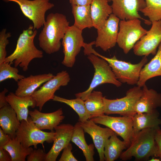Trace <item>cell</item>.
Returning <instances> with one entry per match:
<instances>
[{"label":"cell","mask_w":161,"mask_h":161,"mask_svg":"<svg viewBox=\"0 0 161 161\" xmlns=\"http://www.w3.org/2000/svg\"><path fill=\"white\" fill-rule=\"evenodd\" d=\"M156 129H147L139 132L119 158L123 161L130 160L134 157L136 161H146L150 157L155 156L157 151L155 140Z\"/></svg>","instance_id":"277c9868"},{"label":"cell","mask_w":161,"mask_h":161,"mask_svg":"<svg viewBox=\"0 0 161 161\" xmlns=\"http://www.w3.org/2000/svg\"><path fill=\"white\" fill-rule=\"evenodd\" d=\"M103 93L99 91H93L85 100L86 109L90 119L105 114Z\"/></svg>","instance_id":"83f0119b"},{"label":"cell","mask_w":161,"mask_h":161,"mask_svg":"<svg viewBox=\"0 0 161 161\" xmlns=\"http://www.w3.org/2000/svg\"><path fill=\"white\" fill-rule=\"evenodd\" d=\"M84 131L79 122L74 126L71 141L74 143L82 151L86 161H93L95 154V145L93 144L88 145L85 139Z\"/></svg>","instance_id":"484cf974"},{"label":"cell","mask_w":161,"mask_h":161,"mask_svg":"<svg viewBox=\"0 0 161 161\" xmlns=\"http://www.w3.org/2000/svg\"><path fill=\"white\" fill-rule=\"evenodd\" d=\"M33 28V26L30 24L27 29L23 31L19 36L15 50L6 57L4 62L11 64L14 62L15 67L19 66L25 72L28 69L32 60L43 58L42 51L38 49L34 43L37 31Z\"/></svg>","instance_id":"7a4b0ae2"},{"label":"cell","mask_w":161,"mask_h":161,"mask_svg":"<svg viewBox=\"0 0 161 161\" xmlns=\"http://www.w3.org/2000/svg\"><path fill=\"white\" fill-rule=\"evenodd\" d=\"M93 0H69L71 6H86L90 5Z\"/></svg>","instance_id":"f35d334b"},{"label":"cell","mask_w":161,"mask_h":161,"mask_svg":"<svg viewBox=\"0 0 161 161\" xmlns=\"http://www.w3.org/2000/svg\"><path fill=\"white\" fill-rule=\"evenodd\" d=\"M72 144L70 143L63 149V152L58 161H78V160L74 156L72 152Z\"/></svg>","instance_id":"d590c367"},{"label":"cell","mask_w":161,"mask_h":161,"mask_svg":"<svg viewBox=\"0 0 161 161\" xmlns=\"http://www.w3.org/2000/svg\"><path fill=\"white\" fill-rule=\"evenodd\" d=\"M108 0H93L90 10L93 27L97 30L101 29L111 14L112 8Z\"/></svg>","instance_id":"603a6c76"},{"label":"cell","mask_w":161,"mask_h":161,"mask_svg":"<svg viewBox=\"0 0 161 161\" xmlns=\"http://www.w3.org/2000/svg\"><path fill=\"white\" fill-rule=\"evenodd\" d=\"M112 2V13L121 20L138 18L144 21L148 25L151 24L149 20L142 18L139 13L146 6L145 0H108Z\"/></svg>","instance_id":"9a60e30c"},{"label":"cell","mask_w":161,"mask_h":161,"mask_svg":"<svg viewBox=\"0 0 161 161\" xmlns=\"http://www.w3.org/2000/svg\"><path fill=\"white\" fill-rule=\"evenodd\" d=\"M155 140L157 146V151L155 157L161 160V129L160 128L156 130Z\"/></svg>","instance_id":"8d00e7d4"},{"label":"cell","mask_w":161,"mask_h":161,"mask_svg":"<svg viewBox=\"0 0 161 161\" xmlns=\"http://www.w3.org/2000/svg\"><path fill=\"white\" fill-rule=\"evenodd\" d=\"M8 90L6 88L0 92V108L9 104L6 99V94L8 92Z\"/></svg>","instance_id":"ab89813d"},{"label":"cell","mask_w":161,"mask_h":161,"mask_svg":"<svg viewBox=\"0 0 161 161\" xmlns=\"http://www.w3.org/2000/svg\"><path fill=\"white\" fill-rule=\"evenodd\" d=\"M115 133L106 141L104 147V154L106 161H114L120 157L128 146L124 141H121Z\"/></svg>","instance_id":"4316f807"},{"label":"cell","mask_w":161,"mask_h":161,"mask_svg":"<svg viewBox=\"0 0 161 161\" xmlns=\"http://www.w3.org/2000/svg\"><path fill=\"white\" fill-rule=\"evenodd\" d=\"M29 114L36 126L41 130L53 131L65 118L62 108L49 113H43L35 109L29 111Z\"/></svg>","instance_id":"ac0fdd59"},{"label":"cell","mask_w":161,"mask_h":161,"mask_svg":"<svg viewBox=\"0 0 161 161\" xmlns=\"http://www.w3.org/2000/svg\"><path fill=\"white\" fill-rule=\"evenodd\" d=\"M55 134L53 130L47 132L38 129L29 117L27 120L20 122L15 137L24 146L28 148L33 146L37 149L39 144L43 145L45 142L49 143L53 142Z\"/></svg>","instance_id":"52a82bcc"},{"label":"cell","mask_w":161,"mask_h":161,"mask_svg":"<svg viewBox=\"0 0 161 161\" xmlns=\"http://www.w3.org/2000/svg\"><path fill=\"white\" fill-rule=\"evenodd\" d=\"M141 88L137 86L130 88L126 91L125 96L120 98L110 99L103 97L105 114L133 117L136 113V105L143 93Z\"/></svg>","instance_id":"8992f818"},{"label":"cell","mask_w":161,"mask_h":161,"mask_svg":"<svg viewBox=\"0 0 161 161\" xmlns=\"http://www.w3.org/2000/svg\"><path fill=\"white\" fill-rule=\"evenodd\" d=\"M2 1L5 2H12L17 4L24 15L32 21L34 30L39 29L44 26L46 20V13L55 6L49 0Z\"/></svg>","instance_id":"9c48e42d"},{"label":"cell","mask_w":161,"mask_h":161,"mask_svg":"<svg viewBox=\"0 0 161 161\" xmlns=\"http://www.w3.org/2000/svg\"><path fill=\"white\" fill-rule=\"evenodd\" d=\"M148 161H161V159L157 157L153 156Z\"/></svg>","instance_id":"b9f144b4"},{"label":"cell","mask_w":161,"mask_h":161,"mask_svg":"<svg viewBox=\"0 0 161 161\" xmlns=\"http://www.w3.org/2000/svg\"><path fill=\"white\" fill-rule=\"evenodd\" d=\"M82 33V30L74 25L66 30L62 42L64 57L61 63L65 66L71 68L74 66L76 57L84 46Z\"/></svg>","instance_id":"30bf717a"},{"label":"cell","mask_w":161,"mask_h":161,"mask_svg":"<svg viewBox=\"0 0 161 161\" xmlns=\"http://www.w3.org/2000/svg\"><path fill=\"white\" fill-rule=\"evenodd\" d=\"M72 7V13L75 19L74 26L82 30L86 28L93 27L90 5Z\"/></svg>","instance_id":"f1b7e54d"},{"label":"cell","mask_w":161,"mask_h":161,"mask_svg":"<svg viewBox=\"0 0 161 161\" xmlns=\"http://www.w3.org/2000/svg\"><path fill=\"white\" fill-rule=\"evenodd\" d=\"M87 58L92 64L94 74L88 88L84 92L76 93V97L85 101L94 89L103 84L109 83L117 87L121 86L122 83L116 78L108 62L105 60L93 54H88Z\"/></svg>","instance_id":"5b68a950"},{"label":"cell","mask_w":161,"mask_h":161,"mask_svg":"<svg viewBox=\"0 0 161 161\" xmlns=\"http://www.w3.org/2000/svg\"><path fill=\"white\" fill-rule=\"evenodd\" d=\"M11 139L8 134L5 133L0 128V148H2L7 144Z\"/></svg>","instance_id":"74e56055"},{"label":"cell","mask_w":161,"mask_h":161,"mask_svg":"<svg viewBox=\"0 0 161 161\" xmlns=\"http://www.w3.org/2000/svg\"><path fill=\"white\" fill-rule=\"evenodd\" d=\"M70 78L69 73L63 70L57 73L52 78L45 82L39 89L36 90L32 95L36 103V106L41 111L45 104L52 100L55 93L62 86H67Z\"/></svg>","instance_id":"7c38bea8"},{"label":"cell","mask_w":161,"mask_h":161,"mask_svg":"<svg viewBox=\"0 0 161 161\" xmlns=\"http://www.w3.org/2000/svg\"><path fill=\"white\" fill-rule=\"evenodd\" d=\"M6 99L20 122L22 120H27L29 112L28 107L33 108L36 105V102L32 96L19 97L15 93L10 92L6 96Z\"/></svg>","instance_id":"44dd1931"},{"label":"cell","mask_w":161,"mask_h":161,"mask_svg":"<svg viewBox=\"0 0 161 161\" xmlns=\"http://www.w3.org/2000/svg\"><path fill=\"white\" fill-rule=\"evenodd\" d=\"M69 26L66 16L59 13H51L47 16L38 40L40 47L47 54L58 51Z\"/></svg>","instance_id":"6da1fadb"},{"label":"cell","mask_w":161,"mask_h":161,"mask_svg":"<svg viewBox=\"0 0 161 161\" xmlns=\"http://www.w3.org/2000/svg\"><path fill=\"white\" fill-rule=\"evenodd\" d=\"M150 29L135 44L134 54L138 56L147 57L155 55L161 42V20L152 22Z\"/></svg>","instance_id":"4fadbf2b"},{"label":"cell","mask_w":161,"mask_h":161,"mask_svg":"<svg viewBox=\"0 0 161 161\" xmlns=\"http://www.w3.org/2000/svg\"><path fill=\"white\" fill-rule=\"evenodd\" d=\"M2 148L10 154L11 161H25L26 158L33 150L31 147L24 146L15 137Z\"/></svg>","instance_id":"f546056e"},{"label":"cell","mask_w":161,"mask_h":161,"mask_svg":"<svg viewBox=\"0 0 161 161\" xmlns=\"http://www.w3.org/2000/svg\"><path fill=\"white\" fill-rule=\"evenodd\" d=\"M120 19L113 13L110 15L102 27L97 30V36L95 41L96 47L106 51L117 43Z\"/></svg>","instance_id":"5bb4252c"},{"label":"cell","mask_w":161,"mask_h":161,"mask_svg":"<svg viewBox=\"0 0 161 161\" xmlns=\"http://www.w3.org/2000/svg\"><path fill=\"white\" fill-rule=\"evenodd\" d=\"M93 44L92 42L86 44L84 48L85 55L93 54L106 60L111 68L116 78L122 83H126L131 85L137 84L140 71L148 61L147 57L143 56L138 63L133 64L119 60L115 55L110 58L102 55L93 48Z\"/></svg>","instance_id":"3957f363"},{"label":"cell","mask_w":161,"mask_h":161,"mask_svg":"<svg viewBox=\"0 0 161 161\" xmlns=\"http://www.w3.org/2000/svg\"><path fill=\"white\" fill-rule=\"evenodd\" d=\"M74 126L70 124H61L54 129L55 134L52 146L47 154L45 161H55L61 151L70 143Z\"/></svg>","instance_id":"e0dca14e"},{"label":"cell","mask_w":161,"mask_h":161,"mask_svg":"<svg viewBox=\"0 0 161 161\" xmlns=\"http://www.w3.org/2000/svg\"><path fill=\"white\" fill-rule=\"evenodd\" d=\"M146 6L140 10L152 23L161 20V0H145Z\"/></svg>","instance_id":"1f68e13d"},{"label":"cell","mask_w":161,"mask_h":161,"mask_svg":"<svg viewBox=\"0 0 161 161\" xmlns=\"http://www.w3.org/2000/svg\"><path fill=\"white\" fill-rule=\"evenodd\" d=\"M158 76H161V42L154 56L142 69L137 85L142 87L148 80Z\"/></svg>","instance_id":"d4e9b609"},{"label":"cell","mask_w":161,"mask_h":161,"mask_svg":"<svg viewBox=\"0 0 161 161\" xmlns=\"http://www.w3.org/2000/svg\"><path fill=\"white\" fill-rule=\"evenodd\" d=\"M143 93L135 107L137 113H151L161 107V94L149 89L146 84L143 87Z\"/></svg>","instance_id":"ffe728a7"},{"label":"cell","mask_w":161,"mask_h":161,"mask_svg":"<svg viewBox=\"0 0 161 161\" xmlns=\"http://www.w3.org/2000/svg\"><path fill=\"white\" fill-rule=\"evenodd\" d=\"M147 31L141 26L139 19L121 20L119 23L117 44L123 52L127 54Z\"/></svg>","instance_id":"ba28073f"},{"label":"cell","mask_w":161,"mask_h":161,"mask_svg":"<svg viewBox=\"0 0 161 161\" xmlns=\"http://www.w3.org/2000/svg\"><path fill=\"white\" fill-rule=\"evenodd\" d=\"M52 100L64 103L70 106L78 115L79 122L90 119V116L86 109L84 101L80 98L68 99L55 95Z\"/></svg>","instance_id":"4dcf8cb0"},{"label":"cell","mask_w":161,"mask_h":161,"mask_svg":"<svg viewBox=\"0 0 161 161\" xmlns=\"http://www.w3.org/2000/svg\"><path fill=\"white\" fill-rule=\"evenodd\" d=\"M11 36L10 32H7L6 28L0 32V64L4 62L7 57L6 47L9 44L8 38Z\"/></svg>","instance_id":"836d02e7"},{"label":"cell","mask_w":161,"mask_h":161,"mask_svg":"<svg viewBox=\"0 0 161 161\" xmlns=\"http://www.w3.org/2000/svg\"><path fill=\"white\" fill-rule=\"evenodd\" d=\"M47 154L42 149H33L27 157V161H45Z\"/></svg>","instance_id":"e575fe53"},{"label":"cell","mask_w":161,"mask_h":161,"mask_svg":"<svg viewBox=\"0 0 161 161\" xmlns=\"http://www.w3.org/2000/svg\"><path fill=\"white\" fill-rule=\"evenodd\" d=\"M157 109L151 113H137L133 117L134 137L140 131L147 129L160 128L161 119Z\"/></svg>","instance_id":"7402d4cb"},{"label":"cell","mask_w":161,"mask_h":161,"mask_svg":"<svg viewBox=\"0 0 161 161\" xmlns=\"http://www.w3.org/2000/svg\"><path fill=\"white\" fill-rule=\"evenodd\" d=\"M54 76L49 73L24 77L17 82L15 94L19 97L31 96L37 88Z\"/></svg>","instance_id":"d6986e66"},{"label":"cell","mask_w":161,"mask_h":161,"mask_svg":"<svg viewBox=\"0 0 161 161\" xmlns=\"http://www.w3.org/2000/svg\"><path fill=\"white\" fill-rule=\"evenodd\" d=\"M20 124L16 114L9 104L0 109V126L4 132L11 139L15 137Z\"/></svg>","instance_id":"cb8c5ba5"},{"label":"cell","mask_w":161,"mask_h":161,"mask_svg":"<svg viewBox=\"0 0 161 161\" xmlns=\"http://www.w3.org/2000/svg\"><path fill=\"white\" fill-rule=\"evenodd\" d=\"M0 161H11L9 153L2 148H0Z\"/></svg>","instance_id":"60d3db41"},{"label":"cell","mask_w":161,"mask_h":161,"mask_svg":"<svg viewBox=\"0 0 161 161\" xmlns=\"http://www.w3.org/2000/svg\"><path fill=\"white\" fill-rule=\"evenodd\" d=\"M133 117H112L104 114L91 119L97 124L103 125L112 129L123 138L128 147L134 137Z\"/></svg>","instance_id":"8fae6325"},{"label":"cell","mask_w":161,"mask_h":161,"mask_svg":"<svg viewBox=\"0 0 161 161\" xmlns=\"http://www.w3.org/2000/svg\"><path fill=\"white\" fill-rule=\"evenodd\" d=\"M11 64L4 62L0 64V82L8 79H13L17 82L25 77L18 74L17 67H12Z\"/></svg>","instance_id":"d6a6232c"},{"label":"cell","mask_w":161,"mask_h":161,"mask_svg":"<svg viewBox=\"0 0 161 161\" xmlns=\"http://www.w3.org/2000/svg\"><path fill=\"white\" fill-rule=\"evenodd\" d=\"M79 122L84 132L89 134L92 138L98 152L100 161H105L104 150L105 143L115 133L108 127L102 128L98 126L91 119L83 122Z\"/></svg>","instance_id":"2e32d148"}]
</instances>
